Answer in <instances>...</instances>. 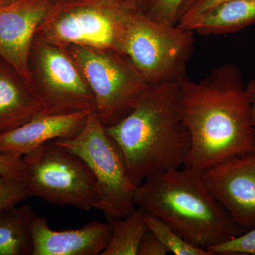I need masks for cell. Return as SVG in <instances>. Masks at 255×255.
I'll list each match as a JSON object with an SVG mask.
<instances>
[{
  "mask_svg": "<svg viewBox=\"0 0 255 255\" xmlns=\"http://www.w3.org/2000/svg\"><path fill=\"white\" fill-rule=\"evenodd\" d=\"M181 113L191 148L184 166L203 172L255 151L251 106L241 70L220 65L200 81L180 80Z\"/></svg>",
  "mask_w": 255,
  "mask_h": 255,
  "instance_id": "cell-1",
  "label": "cell"
},
{
  "mask_svg": "<svg viewBox=\"0 0 255 255\" xmlns=\"http://www.w3.org/2000/svg\"><path fill=\"white\" fill-rule=\"evenodd\" d=\"M179 82L150 85L130 113L106 127L136 187L147 178L184 166L191 138L183 122Z\"/></svg>",
  "mask_w": 255,
  "mask_h": 255,
  "instance_id": "cell-2",
  "label": "cell"
},
{
  "mask_svg": "<svg viewBox=\"0 0 255 255\" xmlns=\"http://www.w3.org/2000/svg\"><path fill=\"white\" fill-rule=\"evenodd\" d=\"M134 202L206 249L246 231L210 192L202 172L186 166L146 179L136 187Z\"/></svg>",
  "mask_w": 255,
  "mask_h": 255,
  "instance_id": "cell-3",
  "label": "cell"
},
{
  "mask_svg": "<svg viewBox=\"0 0 255 255\" xmlns=\"http://www.w3.org/2000/svg\"><path fill=\"white\" fill-rule=\"evenodd\" d=\"M138 7L128 0H60L35 38L60 48L79 46L120 53L128 18Z\"/></svg>",
  "mask_w": 255,
  "mask_h": 255,
  "instance_id": "cell-4",
  "label": "cell"
},
{
  "mask_svg": "<svg viewBox=\"0 0 255 255\" xmlns=\"http://www.w3.org/2000/svg\"><path fill=\"white\" fill-rule=\"evenodd\" d=\"M194 31L152 19L135 9L126 23L121 54L140 70L151 85L186 78L194 50Z\"/></svg>",
  "mask_w": 255,
  "mask_h": 255,
  "instance_id": "cell-5",
  "label": "cell"
},
{
  "mask_svg": "<svg viewBox=\"0 0 255 255\" xmlns=\"http://www.w3.org/2000/svg\"><path fill=\"white\" fill-rule=\"evenodd\" d=\"M54 141L82 159L91 170L97 182V209L105 215L107 222L127 216L136 207V186L128 177L120 149L107 134L95 110L90 111L77 135Z\"/></svg>",
  "mask_w": 255,
  "mask_h": 255,
  "instance_id": "cell-6",
  "label": "cell"
},
{
  "mask_svg": "<svg viewBox=\"0 0 255 255\" xmlns=\"http://www.w3.org/2000/svg\"><path fill=\"white\" fill-rule=\"evenodd\" d=\"M22 182L28 196L82 211L97 209L93 174L84 161L53 140L22 157Z\"/></svg>",
  "mask_w": 255,
  "mask_h": 255,
  "instance_id": "cell-7",
  "label": "cell"
},
{
  "mask_svg": "<svg viewBox=\"0 0 255 255\" xmlns=\"http://www.w3.org/2000/svg\"><path fill=\"white\" fill-rule=\"evenodd\" d=\"M91 89L95 112L105 127L130 113L151 84L125 55L79 46L65 48Z\"/></svg>",
  "mask_w": 255,
  "mask_h": 255,
  "instance_id": "cell-8",
  "label": "cell"
},
{
  "mask_svg": "<svg viewBox=\"0 0 255 255\" xmlns=\"http://www.w3.org/2000/svg\"><path fill=\"white\" fill-rule=\"evenodd\" d=\"M38 82L32 85L49 114L95 110L91 89L65 48L34 38L30 61Z\"/></svg>",
  "mask_w": 255,
  "mask_h": 255,
  "instance_id": "cell-9",
  "label": "cell"
},
{
  "mask_svg": "<svg viewBox=\"0 0 255 255\" xmlns=\"http://www.w3.org/2000/svg\"><path fill=\"white\" fill-rule=\"evenodd\" d=\"M212 195L245 231L255 228V151L202 172Z\"/></svg>",
  "mask_w": 255,
  "mask_h": 255,
  "instance_id": "cell-10",
  "label": "cell"
},
{
  "mask_svg": "<svg viewBox=\"0 0 255 255\" xmlns=\"http://www.w3.org/2000/svg\"><path fill=\"white\" fill-rule=\"evenodd\" d=\"M53 4V0H21L0 8V58L31 87L32 45L38 26Z\"/></svg>",
  "mask_w": 255,
  "mask_h": 255,
  "instance_id": "cell-11",
  "label": "cell"
},
{
  "mask_svg": "<svg viewBox=\"0 0 255 255\" xmlns=\"http://www.w3.org/2000/svg\"><path fill=\"white\" fill-rule=\"evenodd\" d=\"M90 111L41 112L16 128L0 134V154L23 157L46 142L75 136L85 125Z\"/></svg>",
  "mask_w": 255,
  "mask_h": 255,
  "instance_id": "cell-12",
  "label": "cell"
},
{
  "mask_svg": "<svg viewBox=\"0 0 255 255\" xmlns=\"http://www.w3.org/2000/svg\"><path fill=\"white\" fill-rule=\"evenodd\" d=\"M32 255H99L108 246V223L92 221L76 229L55 231L46 218L35 216L32 224Z\"/></svg>",
  "mask_w": 255,
  "mask_h": 255,
  "instance_id": "cell-13",
  "label": "cell"
},
{
  "mask_svg": "<svg viewBox=\"0 0 255 255\" xmlns=\"http://www.w3.org/2000/svg\"><path fill=\"white\" fill-rule=\"evenodd\" d=\"M44 112L31 85L0 58V134L16 128Z\"/></svg>",
  "mask_w": 255,
  "mask_h": 255,
  "instance_id": "cell-14",
  "label": "cell"
},
{
  "mask_svg": "<svg viewBox=\"0 0 255 255\" xmlns=\"http://www.w3.org/2000/svg\"><path fill=\"white\" fill-rule=\"evenodd\" d=\"M255 23V0H233L203 14L179 18L177 26L202 35L234 33Z\"/></svg>",
  "mask_w": 255,
  "mask_h": 255,
  "instance_id": "cell-15",
  "label": "cell"
},
{
  "mask_svg": "<svg viewBox=\"0 0 255 255\" xmlns=\"http://www.w3.org/2000/svg\"><path fill=\"white\" fill-rule=\"evenodd\" d=\"M36 215L29 205L0 214V255H32V224Z\"/></svg>",
  "mask_w": 255,
  "mask_h": 255,
  "instance_id": "cell-16",
  "label": "cell"
},
{
  "mask_svg": "<svg viewBox=\"0 0 255 255\" xmlns=\"http://www.w3.org/2000/svg\"><path fill=\"white\" fill-rule=\"evenodd\" d=\"M111 238L101 255H137L139 246L147 226L145 211L136 206L130 214L111 220Z\"/></svg>",
  "mask_w": 255,
  "mask_h": 255,
  "instance_id": "cell-17",
  "label": "cell"
},
{
  "mask_svg": "<svg viewBox=\"0 0 255 255\" xmlns=\"http://www.w3.org/2000/svg\"><path fill=\"white\" fill-rule=\"evenodd\" d=\"M145 221L147 228L160 240L170 253L176 255H213L206 248L194 246L185 241L157 216L145 212Z\"/></svg>",
  "mask_w": 255,
  "mask_h": 255,
  "instance_id": "cell-18",
  "label": "cell"
},
{
  "mask_svg": "<svg viewBox=\"0 0 255 255\" xmlns=\"http://www.w3.org/2000/svg\"><path fill=\"white\" fill-rule=\"evenodd\" d=\"M207 250L213 255H255V228Z\"/></svg>",
  "mask_w": 255,
  "mask_h": 255,
  "instance_id": "cell-19",
  "label": "cell"
},
{
  "mask_svg": "<svg viewBox=\"0 0 255 255\" xmlns=\"http://www.w3.org/2000/svg\"><path fill=\"white\" fill-rule=\"evenodd\" d=\"M28 197L22 180L0 175V214Z\"/></svg>",
  "mask_w": 255,
  "mask_h": 255,
  "instance_id": "cell-20",
  "label": "cell"
},
{
  "mask_svg": "<svg viewBox=\"0 0 255 255\" xmlns=\"http://www.w3.org/2000/svg\"><path fill=\"white\" fill-rule=\"evenodd\" d=\"M187 0H156L146 10L151 18L169 25H177L183 5Z\"/></svg>",
  "mask_w": 255,
  "mask_h": 255,
  "instance_id": "cell-21",
  "label": "cell"
},
{
  "mask_svg": "<svg viewBox=\"0 0 255 255\" xmlns=\"http://www.w3.org/2000/svg\"><path fill=\"white\" fill-rule=\"evenodd\" d=\"M170 253L167 247L152 231L147 229L139 246L137 255H166Z\"/></svg>",
  "mask_w": 255,
  "mask_h": 255,
  "instance_id": "cell-22",
  "label": "cell"
},
{
  "mask_svg": "<svg viewBox=\"0 0 255 255\" xmlns=\"http://www.w3.org/2000/svg\"><path fill=\"white\" fill-rule=\"evenodd\" d=\"M0 175L22 180L23 175L22 157L0 154Z\"/></svg>",
  "mask_w": 255,
  "mask_h": 255,
  "instance_id": "cell-23",
  "label": "cell"
},
{
  "mask_svg": "<svg viewBox=\"0 0 255 255\" xmlns=\"http://www.w3.org/2000/svg\"><path fill=\"white\" fill-rule=\"evenodd\" d=\"M233 0H196L182 14L179 18L196 16L205 13L216 6ZM179 21V20H178Z\"/></svg>",
  "mask_w": 255,
  "mask_h": 255,
  "instance_id": "cell-24",
  "label": "cell"
},
{
  "mask_svg": "<svg viewBox=\"0 0 255 255\" xmlns=\"http://www.w3.org/2000/svg\"><path fill=\"white\" fill-rule=\"evenodd\" d=\"M246 91L249 99L252 122L255 132V76L246 85Z\"/></svg>",
  "mask_w": 255,
  "mask_h": 255,
  "instance_id": "cell-25",
  "label": "cell"
},
{
  "mask_svg": "<svg viewBox=\"0 0 255 255\" xmlns=\"http://www.w3.org/2000/svg\"><path fill=\"white\" fill-rule=\"evenodd\" d=\"M128 1L134 3L139 9L145 12L146 10L148 9L150 5L155 2L156 0H128Z\"/></svg>",
  "mask_w": 255,
  "mask_h": 255,
  "instance_id": "cell-26",
  "label": "cell"
},
{
  "mask_svg": "<svg viewBox=\"0 0 255 255\" xmlns=\"http://www.w3.org/2000/svg\"><path fill=\"white\" fill-rule=\"evenodd\" d=\"M19 1L21 0H0V8L6 7Z\"/></svg>",
  "mask_w": 255,
  "mask_h": 255,
  "instance_id": "cell-27",
  "label": "cell"
},
{
  "mask_svg": "<svg viewBox=\"0 0 255 255\" xmlns=\"http://www.w3.org/2000/svg\"><path fill=\"white\" fill-rule=\"evenodd\" d=\"M196 1V0H187V1H186V2L184 3V5H183L182 9H181L180 14H179V17H180L181 16H182V14H183V13H184V11H185L186 10H187L188 9V8H189V6H190L193 3H194V1ZM178 20H179V19H178Z\"/></svg>",
  "mask_w": 255,
  "mask_h": 255,
  "instance_id": "cell-28",
  "label": "cell"
},
{
  "mask_svg": "<svg viewBox=\"0 0 255 255\" xmlns=\"http://www.w3.org/2000/svg\"><path fill=\"white\" fill-rule=\"evenodd\" d=\"M54 2H56V1H60V0H53Z\"/></svg>",
  "mask_w": 255,
  "mask_h": 255,
  "instance_id": "cell-29",
  "label": "cell"
}]
</instances>
